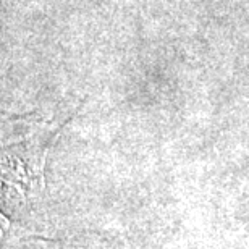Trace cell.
Instances as JSON below:
<instances>
[{
    "label": "cell",
    "mask_w": 249,
    "mask_h": 249,
    "mask_svg": "<svg viewBox=\"0 0 249 249\" xmlns=\"http://www.w3.org/2000/svg\"><path fill=\"white\" fill-rule=\"evenodd\" d=\"M8 228H10L8 218L5 217L2 212H0V240L5 238V235H7V231H8Z\"/></svg>",
    "instance_id": "cell-1"
}]
</instances>
